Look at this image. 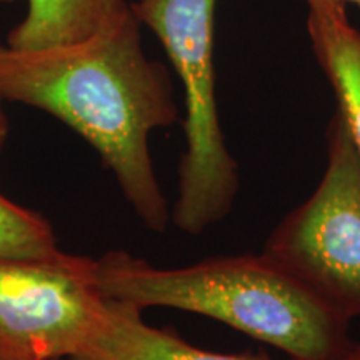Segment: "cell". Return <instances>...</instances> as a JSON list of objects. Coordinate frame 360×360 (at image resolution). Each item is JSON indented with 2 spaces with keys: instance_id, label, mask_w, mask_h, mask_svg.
Masks as SVG:
<instances>
[{
  "instance_id": "6da1fadb",
  "label": "cell",
  "mask_w": 360,
  "mask_h": 360,
  "mask_svg": "<svg viewBox=\"0 0 360 360\" xmlns=\"http://www.w3.org/2000/svg\"><path fill=\"white\" fill-rule=\"evenodd\" d=\"M134 11L69 44L39 49L0 42V98L47 112L97 150L150 232L170 207L150 155V135L177 122L169 72L146 56Z\"/></svg>"
},
{
  "instance_id": "7a4b0ae2",
  "label": "cell",
  "mask_w": 360,
  "mask_h": 360,
  "mask_svg": "<svg viewBox=\"0 0 360 360\" xmlns=\"http://www.w3.org/2000/svg\"><path fill=\"white\" fill-rule=\"evenodd\" d=\"M92 281L107 299L204 315L290 360H340L354 344L352 322L262 252L165 269L112 250L92 259Z\"/></svg>"
},
{
  "instance_id": "3957f363",
  "label": "cell",
  "mask_w": 360,
  "mask_h": 360,
  "mask_svg": "<svg viewBox=\"0 0 360 360\" xmlns=\"http://www.w3.org/2000/svg\"><path fill=\"white\" fill-rule=\"evenodd\" d=\"M217 0H134L141 24L157 35L184 87L186 148L170 222L200 236L231 214L240 188L238 164L220 127L215 94L214 22Z\"/></svg>"
},
{
  "instance_id": "277c9868",
  "label": "cell",
  "mask_w": 360,
  "mask_h": 360,
  "mask_svg": "<svg viewBox=\"0 0 360 360\" xmlns=\"http://www.w3.org/2000/svg\"><path fill=\"white\" fill-rule=\"evenodd\" d=\"M262 254L337 314L360 319V155L339 109L321 182L270 232Z\"/></svg>"
},
{
  "instance_id": "5b68a950",
  "label": "cell",
  "mask_w": 360,
  "mask_h": 360,
  "mask_svg": "<svg viewBox=\"0 0 360 360\" xmlns=\"http://www.w3.org/2000/svg\"><path fill=\"white\" fill-rule=\"evenodd\" d=\"M103 304L90 257L0 260V360L72 359Z\"/></svg>"
},
{
  "instance_id": "8992f818",
  "label": "cell",
  "mask_w": 360,
  "mask_h": 360,
  "mask_svg": "<svg viewBox=\"0 0 360 360\" xmlns=\"http://www.w3.org/2000/svg\"><path fill=\"white\" fill-rule=\"evenodd\" d=\"M70 360H277L259 352H214L182 339L172 328L150 326L143 310L107 299L96 330ZM290 360V359H289Z\"/></svg>"
},
{
  "instance_id": "52a82bcc",
  "label": "cell",
  "mask_w": 360,
  "mask_h": 360,
  "mask_svg": "<svg viewBox=\"0 0 360 360\" xmlns=\"http://www.w3.org/2000/svg\"><path fill=\"white\" fill-rule=\"evenodd\" d=\"M132 11L127 0H27L6 42L19 49L69 44L105 29Z\"/></svg>"
},
{
  "instance_id": "ba28073f",
  "label": "cell",
  "mask_w": 360,
  "mask_h": 360,
  "mask_svg": "<svg viewBox=\"0 0 360 360\" xmlns=\"http://www.w3.org/2000/svg\"><path fill=\"white\" fill-rule=\"evenodd\" d=\"M309 32L360 155V34L345 11H310Z\"/></svg>"
},
{
  "instance_id": "9c48e42d",
  "label": "cell",
  "mask_w": 360,
  "mask_h": 360,
  "mask_svg": "<svg viewBox=\"0 0 360 360\" xmlns=\"http://www.w3.org/2000/svg\"><path fill=\"white\" fill-rule=\"evenodd\" d=\"M62 254L52 225L42 215L0 193V260L57 259Z\"/></svg>"
},
{
  "instance_id": "30bf717a",
  "label": "cell",
  "mask_w": 360,
  "mask_h": 360,
  "mask_svg": "<svg viewBox=\"0 0 360 360\" xmlns=\"http://www.w3.org/2000/svg\"><path fill=\"white\" fill-rule=\"evenodd\" d=\"M310 11H345L347 4L360 8V0H307Z\"/></svg>"
},
{
  "instance_id": "8fae6325",
  "label": "cell",
  "mask_w": 360,
  "mask_h": 360,
  "mask_svg": "<svg viewBox=\"0 0 360 360\" xmlns=\"http://www.w3.org/2000/svg\"><path fill=\"white\" fill-rule=\"evenodd\" d=\"M7 134H8V122H7L6 112H4V101L0 98V148H2L4 143H6Z\"/></svg>"
},
{
  "instance_id": "7c38bea8",
  "label": "cell",
  "mask_w": 360,
  "mask_h": 360,
  "mask_svg": "<svg viewBox=\"0 0 360 360\" xmlns=\"http://www.w3.org/2000/svg\"><path fill=\"white\" fill-rule=\"evenodd\" d=\"M340 360H360V342L354 340L352 347L345 352V355Z\"/></svg>"
},
{
  "instance_id": "4fadbf2b",
  "label": "cell",
  "mask_w": 360,
  "mask_h": 360,
  "mask_svg": "<svg viewBox=\"0 0 360 360\" xmlns=\"http://www.w3.org/2000/svg\"><path fill=\"white\" fill-rule=\"evenodd\" d=\"M12 0H0V4H11Z\"/></svg>"
},
{
  "instance_id": "5bb4252c",
  "label": "cell",
  "mask_w": 360,
  "mask_h": 360,
  "mask_svg": "<svg viewBox=\"0 0 360 360\" xmlns=\"http://www.w3.org/2000/svg\"><path fill=\"white\" fill-rule=\"evenodd\" d=\"M53 360H70V359H53Z\"/></svg>"
}]
</instances>
